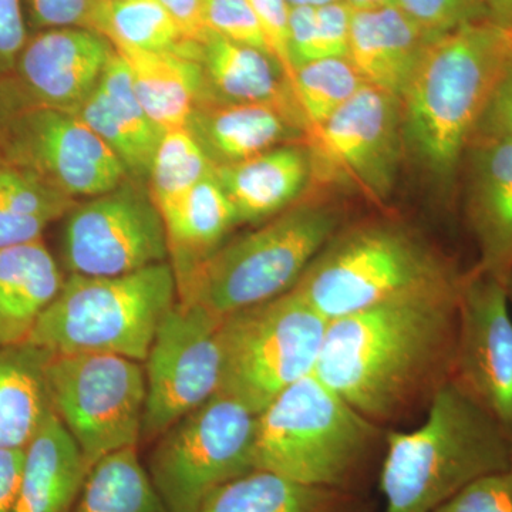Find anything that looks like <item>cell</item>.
I'll return each instance as SVG.
<instances>
[{"label": "cell", "instance_id": "4316f807", "mask_svg": "<svg viewBox=\"0 0 512 512\" xmlns=\"http://www.w3.org/2000/svg\"><path fill=\"white\" fill-rule=\"evenodd\" d=\"M198 512H362L355 493L251 470L214 491Z\"/></svg>", "mask_w": 512, "mask_h": 512}, {"label": "cell", "instance_id": "3957f363", "mask_svg": "<svg viewBox=\"0 0 512 512\" xmlns=\"http://www.w3.org/2000/svg\"><path fill=\"white\" fill-rule=\"evenodd\" d=\"M512 467V434L447 380L417 429L389 431L382 512H431L466 485Z\"/></svg>", "mask_w": 512, "mask_h": 512}, {"label": "cell", "instance_id": "60d3db41", "mask_svg": "<svg viewBox=\"0 0 512 512\" xmlns=\"http://www.w3.org/2000/svg\"><path fill=\"white\" fill-rule=\"evenodd\" d=\"M28 39L23 0H0V77H9L15 72L16 62Z\"/></svg>", "mask_w": 512, "mask_h": 512}, {"label": "cell", "instance_id": "484cf974", "mask_svg": "<svg viewBox=\"0 0 512 512\" xmlns=\"http://www.w3.org/2000/svg\"><path fill=\"white\" fill-rule=\"evenodd\" d=\"M158 211L163 218L168 262L175 278L211 255L239 224L237 211L214 173Z\"/></svg>", "mask_w": 512, "mask_h": 512}, {"label": "cell", "instance_id": "7bdbcfd3", "mask_svg": "<svg viewBox=\"0 0 512 512\" xmlns=\"http://www.w3.org/2000/svg\"><path fill=\"white\" fill-rule=\"evenodd\" d=\"M188 39L201 42L207 29L202 25L204 0H160Z\"/></svg>", "mask_w": 512, "mask_h": 512}, {"label": "cell", "instance_id": "f35d334b", "mask_svg": "<svg viewBox=\"0 0 512 512\" xmlns=\"http://www.w3.org/2000/svg\"><path fill=\"white\" fill-rule=\"evenodd\" d=\"M316 30L313 62L330 57H348L352 8L345 0H335L315 10Z\"/></svg>", "mask_w": 512, "mask_h": 512}, {"label": "cell", "instance_id": "ffe728a7", "mask_svg": "<svg viewBox=\"0 0 512 512\" xmlns=\"http://www.w3.org/2000/svg\"><path fill=\"white\" fill-rule=\"evenodd\" d=\"M430 40L397 5L352 9L348 59L363 83L400 99Z\"/></svg>", "mask_w": 512, "mask_h": 512}, {"label": "cell", "instance_id": "6da1fadb", "mask_svg": "<svg viewBox=\"0 0 512 512\" xmlns=\"http://www.w3.org/2000/svg\"><path fill=\"white\" fill-rule=\"evenodd\" d=\"M461 281L332 320L313 373L373 423L430 403L450 380Z\"/></svg>", "mask_w": 512, "mask_h": 512}, {"label": "cell", "instance_id": "7402d4cb", "mask_svg": "<svg viewBox=\"0 0 512 512\" xmlns=\"http://www.w3.org/2000/svg\"><path fill=\"white\" fill-rule=\"evenodd\" d=\"M90 466L55 412L25 448L13 512H73Z\"/></svg>", "mask_w": 512, "mask_h": 512}, {"label": "cell", "instance_id": "f1b7e54d", "mask_svg": "<svg viewBox=\"0 0 512 512\" xmlns=\"http://www.w3.org/2000/svg\"><path fill=\"white\" fill-rule=\"evenodd\" d=\"M74 205L76 200L35 174L0 160V249L42 239L45 229Z\"/></svg>", "mask_w": 512, "mask_h": 512}, {"label": "cell", "instance_id": "d6a6232c", "mask_svg": "<svg viewBox=\"0 0 512 512\" xmlns=\"http://www.w3.org/2000/svg\"><path fill=\"white\" fill-rule=\"evenodd\" d=\"M215 167L187 127L164 133L148 174V192L157 208L170 204L214 173Z\"/></svg>", "mask_w": 512, "mask_h": 512}, {"label": "cell", "instance_id": "836d02e7", "mask_svg": "<svg viewBox=\"0 0 512 512\" xmlns=\"http://www.w3.org/2000/svg\"><path fill=\"white\" fill-rule=\"evenodd\" d=\"M201 18L205 29L271 56L249 0H204Z\"/></svg>", "mask_w": 512, "mask_h": 512}, {"label": "cell", "instance_id": "7c38bea8", "mask_svg": "<svg viewBox=\"0 0 512 512\" xmlns=\"http://www.w3.org/2000/svg\"><path fill=\"white\" fill-rule=\"evenodd\" d=\"M224 316L180 302L158 326L144 360L146 407L141 439L156 440L220 392Z\"/></svg>", "mask_w": 512, "mask_h": 512}, {"label": "cell", "instance_id": "8992f818", "mask_svg": "<svg viewBox=\"0 0 512 512\" xmlns=\"http://www.w3.org/2000/svg\"><path fill=\"white\" fill-rule=\"evenodd\" d=\"M376 433V423L311 373L258 414L254 470L353 493Z\"/></svg>", "mask_w": 512, "mask_h": 512}, {"label": "cell", "instance_id": "74e56055", "mask_svg": "<svg viewBox=\"0 0 512 512\" xmlns=\"http://www.w3.org/2000/svg\"><path fill=\"white\" fill-rule=\"evenodd\" d=\"M272 59L284 73L286 82L291 83L295 76L289 45V13L291 5L286 0H249Z\"/></svg>", "mask_w": 512, "mask_h": 512}, {"label": "cell", "instance_id": "52a82bcc", "mask_svg": "<svg viewBox=\"0 0 512 512\" xmlns=\"http://www.w3.org/2000/svg\"><path fill=\"white\" fill-rule=\"evenodd\" d=\"M175 302L170 262L120 276L70 274L26 343L49 355L110 353L144 363Z\"/></svg>", "mask_w": 512, "mask_h": 512}, {"label": "cell", "instance_id": "603a6c76", "mask_svg": "<svg viewBox=\"0 0 512 512\" xmlns=\"http://www.w3.org/2000/svg\"><path fill=\"white\" fill-rule=\"evenodd\" d=\"M63 284L42 239L0 249V348L26 343Z\"/></svg>", "mask_w": 512, "mask_h": 512}, {"label": "cell", "instance_id": "83f0119b", "mask_svg": "<svg viewBox=\"0 0 512 512\" xmlns=\"http://www.w3.org/2000/svg\"><path fill=\"white\" fill-rule=\"evenodd\" d=\"M47 359L29 343L0 348V447L26 448L52 412Z\"/></svg>", "mask_w": 512, "mask_h": 512}, {"label": "cell", "instance_id": "bcb514c9", "mask_svg": "<svg viewBox=\"0 0 512 512\" xmlns=\"http://www.w3.org/2000/svg\"><path fill=\"white\" fill-rule=\"evenodd\" d=\"M352 9L379 8V6L396 5V0H345Z\"/></svg>", "mask_w": 512, "mask_h": 512}, {"label": "cell", "instance_id": "277c9868", "mask_svg": "<svg viewBox=\"0 0 512 512\" xmlns=\"http://www.w3.org/2000/svg\"><path fill=\"white\" fill-rule=\"evenodd\" d=\"M340 221L335 205L306 195L175 278L178 301L228 316L279 298L298 284Z\"/></svg>", "mask_w": 512, "mask_h": 512}, {"label": "cell", "instance_id": "7a4b0ae2", "mask_svg": "<svg viewBox=\"0 0 512 512\" xmlns=\"http://www.w3.org/2000/svg\"><path fill=\"white\" fill-rule=\"evenodd\" d=\"M512 55V32L485 20L434 37L402 103L404 144L441 188L463 170L481 114Z\"/></svg>", "mask_w": 512, "mask_h": 512}, {"label": "cell", "instance_id": "d4e9b609", "mask_svg": "<svg viewBox=\"0 0 512 512\" xmlns=\"http://www.w3.org/2000/svg\"><path fill=\"white\" fill-rule=\"evenodd\" d=\"M148 117L163 128L187 127L192 111L210 100L201 60L171 52L117 49Z\"/></svg>", "mask_w": 512, "mask_h": 512}, {"label": "cell", "instance_id": "ac0fdd59", "mask_svg": "<svg viewBox=\"0 0 512 512\" xmlns=\"http://www.w3.org/2000/svg\"><path fill=\"white\" fill-rule=\"evenodd\" d=\"M116 154L128 178L143 180L165 131L148 117L134 92L126 60L114 49L99 84L72 111Z\"/></svg>", "mask_w": 512, "mask_h": 512}, {"label": "cell", "instance_id": "c3c4849f", "mask_svg": "<svg viewBox=\"0 0 512 512\" xmlns=\"http://www.w3.org/2000/svg\"><path fill=\"white\" fill-rule=\"evenodd\" d=\"M508 293H510V302L512 308V278L510 279V282H508Z\"/></svg>", "mask_w": 512, "mask_h": 512}, {"label": "cell", "instance_id": "ab89813d", "mask_svg": "<svg viewBox=\"0 0 512 512\" xmlns=\"http://www.w3.org/2000/svg\"><path fill=\"white\" fill-rule=\"evenodd\" d=\"M474 140H512V55L488 97Z\"/></svg>", "mask_w": 512, "mask_h": 512}, {"label": "cell", "instance_id": "9c48e42d", "mask_svg": "<svg viewBox=\"0 0 512 512\" xmlns=\"http://www.w3.org/2000/svg\"><path fill=\"white\" fill-rule=\"evenodd\" d=\"M256 419L218 392L158 437L147 471L170 512H198L214 491L254 470Z\"/></svg>", "mask_w": 512, "mask_h": 512}, {"label": "cell", "instance_id": "cb8c5ba5", "mask_svg": "<svg viewBox=\"0 0 512 512\" xmlns=\"http://www.w3.org/2000/svg\"><path fill=\"white\" fill-rule=\"evenodd\" d=\"M201 64L210 100L275 104L301 124L289 84L271 56L207 30L201 39Z\"/></svg>", "mask_w": 512, "mask_h": 512}, {"label": "cell", "instance_id": "5b68a950", "mask_svg": "<svg viewBox=\"0 0 512 512\" xmlns=\"http://www.w3.org/2000/svg\"><path fill=\"white\" fill-rule=\"evenodd\" d=\"M440 251L393 221L340 228L292 291L328 322L400 296L460 284Z\"/></svg>", "mask_w": 512, "mask_h": 512}, {"label": "cell", "instance_id": "d6986e66", "mask_svg": "<svg viewBox=\"0 0 512 512\" xmlns=\"http://www.w3.org/2000/svg\"><path fill=\"white\" fill-rule=\"evenodd\" d=\"M187 128L214 167L241 163L306 137L288 110L266 103L204 100L192 111Z\"/></svg>", "mask_w": 512, "mask_h": 512}, {"label": "cell", "instance_id": "681fc988", "mask_svg": "<svg viewBox=\"0 0 512 512\" xmlns=\"http://www.w3.org/2000/svg\"><path fill=\"white\" fill-rule=\"evenodd\" d=\"M511 474H512V467L510 468Z\"/></svg>", "mask_w": 512, "mask_h": 512}, {"label": "cell", "instance_id": "4dcf8cb0", "mask_svg": "<svg viewBox=\"0 0 512 512\" xmlns=\"http://www.w3.org/2000/svg\"><path fill=\"white\" fill-rule=\"evenodd\" d=\"M97 33L117 49L171 52L201 60V42L184 35L160 0H106Z\"/></svg>", "mask_w": 512, "mask_h": 512}, {"label": "cell", "instance_id": "d590c367", "mask_svg": "<svg viewBox=\"0 0 512 512\" xmlns=\"http://www.w3.org/2000/svg\"><path fill=\"white\" fill-rule=\"evenodd\" d=\"M106 0H23L35 29L76 28L97 33V22Z\"/></svg>", "mask_w": 512, "mask_h": 512}, {"label": "cell", "instance_id": "8d00e7d4", "mask_svg": "<svg viewBox=\"0 0 512 512\" xmlns=\"http://www.w3.org/2000/svg\"><path fill=\"white\" fill-rule=\"evenodd\" d=\"M431 512H512L511 471L478 478Z\"/></svg>", "mask_w": 512, "mask_h": 512}, {"label": "cell", "instance_id": "ba28073f", "mask_svg": "<svg viewBox=\"0 0 512 512\" xmlns=\"http://www.w3.org/2000/svg\"><path fill=\"white\" fill-rule=\"evenodd\" d=\"M329 322L298 293L224 316L220 392L258 416L318 365Z\"/></svg>", "mask_w": 512, "mask_h": 512}, {"label": "cell", "instance_id": "9a60e30c", "mask_svg": "<svg viewBox=\"0 0 512 512\" xmlns=\"http://www.w3.org/2000/svg\"><path fill=\"white\" fill-rule=\"evenodd\" d=\"M451 382L512 434V308L508 284L471 269L458 293Z\"/></svg>", "mask_w": 512, "mask_h": 512}, {"label": "cell", "instance_id": "e0dca14e", "mask_svg": "<svg viewBox=\"0 0 512 512\" xmlns=\"http://www.w3.org/2000/svg\"><path fill=\"white\" fill-rule=\"evenodd\" d=\"M464 211L476 241L474 268L512 278V140H474L464 158Z\"/></svg>", "mask_w": 512, "mask_h": 512}, {"label": "cell", "instance_id": "f6af8a7d", "mask_svg": "<svg viewBox=\"0 0 512 512\" xmlns=\"http://www.w3.org/2000/svg\"><path fill=\"white\" fill-rule=\"evenodd\" d=\"M485 22L512 30V0H477Z\"/></svg>", "mask_w": 512, "mask_h": 512}, {"label": "cell", "instance_id": "5bb4252c", "mask_svg": "<svg viewBox=\"0 0 512 512\" xmlns=\"http://www.w3.org/2000/svg\"><path fill=\"white\" fill-rule=\"evenodd\" d=\"M0 160L73 200L97 197L128 178L116 154L76 114L36 104L10 120L0 138Z\"/></svg>", "mask_w": 512, "mask_h": 512}, {"label": "cell", "instance_id": "1f68e13d", "mask_svg": "<svg viewBox=\"0 0 512 512\" xmlns=\"http://www.w3.org/2000/svg\"><path fill=\"white\" fill-rule=\"evenodd\" d=\"M363 86L348 57H330L298 67L289 89L305 136L322 127Z\"/></svg>", "mask_w": 512, "mask_h": 512}, {"label": "cell", "instance_id": "30bf717a", "mask_svg": "<svg viewBox=\"0 0 512 512\" xmlns=\"http://www.w3.org/2000/svg\"><path fill=\"white\" fill-rule=\"evenodd\" d=\"M45 373L53 412L90 468L114 451L137 447L146 407L140 362L110 353L49 355Z\"/></svg>", "mask_w": 512, "mask_h": 512}, {"label": "cell", "instance_id": "e575fe53", "mask_svg": "<svg viewBox=\"0 0 512 512\" xmlns=\"http://www.w3.org/2000/svg\"><path fill=\"white\" fill-rule=\"evenodd\" d=\"M396 5L430 39L483 20L477 0H396Z\"/></svg>", "mask_w": 512, "mask_h": 512}, {"label": "cell", "instance_id": "4fadbf2b", "mask_svg": "<svg viewBox=\"0 0 512 512\" xmlns=\"http://www.w3.org/2000/svg\"><path fill=\"white\" fill-rule=\"evenodd\" d=\"M70 274L120 276L168 262L163 218L150 192L126 178L109 192L74 205L62 235Z\"/></svg>", "mask_w": 512, "mask_h": 512}, {"label": "cell", "instance_id": "b9f144b4", "mask_svg": "<svg viewBox=\"0 0 512 512\" xmlns=\"http://www.w3.org/2000/svg\"><path fill=\"white\" fill-rule=\"evenodd\" d=\"M25 448L0 447V512L15 511Z\"/></svg>", "mask_w": 512, "mask_h": 512}, {"label": "cell", "instance_id": "ee69618b", "mask_svg": "<svg viewBox=\"0 0 512 512\" xmlns=\"http://www.w3.org/2000/svg\"><path fill=\"white\" fill-rule=\"evenodd\" d=\"M9 77H0V138L8 128L10 120L19 113L23 107L28 106L29 100L19 89L16 82H10Z\"/></svg>", "mask_w": 512, "mask_h": 512}, {"label": "cell", "instance_id": "7dc6e473", "mask_svg": "<svg viewBox=\"0 0 512 512\" xmlns=\"http://www.w3.org/2000/svg\"><path fill=\"white\" fill-rule=\"evenodd\" d=\"M291 6H318L328 5V3L335 2V0H286Z\"/></svg>", "mask_w": 512, "mask_h": 512}, {"label": "cell", "instance_id": "44dd1931", "mask_svg": "<svg viewBox=\"0 0 512 512\" xmlns=\"http://www.w3.org/2000/svg\"><path fill=\"white\" fill-rule=\"evenodd\" d=\"M215 180L237 211L238 222L269 220L311 190V156L305 141L284 144L241 163L215 167Z\"/></svg>", "mask_w": 512, "mask_h": 512}, {"label": "cell", "instance_id": "f907efd6", "mask_svg": "<svg viewBox=\"0 0 512 512\" xmlns=\"http://www.w3.org/2000/svg\"><path fill=\"white\" fill-rule=\"evenodd\" d=\"M511 32H512V30H511Z\"/></svg>", "mask_w": 512, "mask_h": 512}, {"label": "cell", "instance_id": "f546056e", "mask_svg": "<svg viewBox=\"0 0 512 512\" xmlns=\"http://www.w3.org/2000/svg\"><path fill=\"white\" fill-rule=\"evenodd\" d=\"M73 512H170L136 447L114 451L90 468Z\"/></svg>", "mask_w": 512, "mask_h": 512}, {"label": "cell", "instance_id": "2e32d148", "mask_svg": "<svg viewBox=\"0 0 512 512\" xmlns=\"http://www.w3.org/2000/svg\"><path fill=\"white\" fill-rule=\"evenodd\" d=\"M114 47L92 30H40L15 66V82L30 104L72 111L96 89Z\"/></svg>", "mask_w": 512, "mask_h": 512}, {"label": "cell", "instance_id": "8fae6325", "mask_svg": "<svg viewBox=\"0 0 512 512\" xmlns=\"http://www.w3.org/2000/svg\"><path fill=\"white\" fill-rule=\"evenodd\" d=\"M311 190L389 200L406 147L399 97L365 84L322 127L305 138Z\"/></svg>", "mask_w": 512, "mask_h": 512}]
</instances>
